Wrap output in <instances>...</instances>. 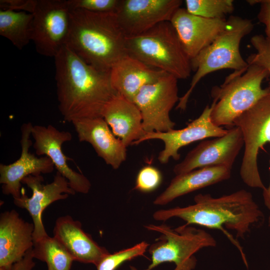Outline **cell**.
Here are the masks:
<instances>
[{
	"label": "cell",
	"instance_id": "9a60e30c",
	"mask_svg": "<svg viewBox=\"0 0 270 270\" xmlns=\"http://www.w3.org/2000/svg\"><path fill=\"white\" fill-rule=\"evenodd\" d=\"M31 136L34 140L33 148L36 155L48 157L57 172L68 180L70 187L76 192L86 194L89 192L90 181L83 174L70 168L62 150L63 144L72 139L70 132L60 130L50 124L34 125L32 128Z\"/></svg>",
	"mask_w": 270,
	"mask_h": 270
},
{
	"label": "cell",
	"instance_id": "6da1fadb",
	"mask_svg": "<svg viewBox=\"0 0 270 270\" xmlns=\"http://www.w3.org/2000/svg\"><path fill=\"white\" fill-rule=\"evenodd\" d=\"M58 108L65 121L102 117L106 104L117 92L110 72L88 64L67 45L54 57Z\"/></svg>",
	"mask_w": 270,
	"mask_h": 270
},
{
	"label": "cell",
	"instance_id": "ffe728a7",
	"mask_svg": "<svg viewBox=\"0 0 270 270\" xmlns=\"http://www.w3.org/2000/svg\"><path fill=\"white\" fill-rule=\"evenodd\" d=\"M54 236L67 250L74 260L96 266L108 251L100 246L86 232L82 224L69 215L57 218Z\"/></svg>",
	"mask_w": 270,
	"mask_h": 270
},
{
	"label": "cell",
	"instance_id": "ac0fdd59",
	"mask_svg": "<svg viewBox=\"0 0 270 270\" xmlns=\"http://www.w3.org/2000/svg\"><path fill=\"white\" fill-rule=\"evenodd\" d=\"M32 223L25 221L15 210L0 215V270H12L14 265L34 245Z\"/></svg>",
	"mask_w": 270,
	"mask_h": 270
},
{
	"label": "cell",
	"instance_id": "f546056e",
	"mask_svg": "<svg viewBox=\"0 0 270 270\" xmlns=\"http://www.w3.org/2000/svg\"><path fill=\"white\" fill-rule=\"evenodd\" d=\"M162 182L160 172L154 166H146L139 170L134 188L142 192H152L160 186Z\"/></svg>",
	"mask_w": 270,
	"mask_h": 270
},
{
	"label": "cell",
	"instance_id": "cb8c5ba5",
	"mask_svg": "<svg viewBox=\"0 0 270 270\" xmlns=\"http://www.w3.org/2000/svg\"><path fill=\"white\" fill-rule=\"evenodd\" d=\"M32 14L0 10V35L22 50L32 40Z\"/></svg>",
	"mask_w": 270,
	"mask_h": 270
},
{
	"label": "cell",
	"instance_id": "9c48e42d",
	"mask_svg": "<svg viewBox=\"0 0 270 270\" xmlns=\"http://www.w3.org/2000/svg\"><path fill=\"white\" fill-rule=\"evenodd\" d=\"M70 12L66 0H36L32 41L40 54L54 58L66 45Z\"/></svg>",
	"mask_w": 270,
	"mask_h": 270
},
{
	"label": "cell",
	"instance_id": "30bf717a",
	"mask_svg": "<svg viewBox=\"0 0 270 270\" xmlns=\"http://www.w3.org/2000/svg\"><path fill=\"white\" fill-rule=\"evenodd\" d=\"M179 98L178 79L168 74L140 89L134 102L141 113L146 133L174 129L176 124L170 114Z\"/></svg>",
	"mask_w": 270,
	"mask_h": 270
},
{
	"label": "cell",
	"instance_id": "7a4b0ae2",
	"mask_svg": "<svg viewBox=\"0 0 270 270\" xmlns=\"http://www.w3.org/2000/svg\"><path fill=\"white\" fill-rule=\"evenodd\" d=\"M194 204L185 207L158 210L153 218L156 220H166L177 217L185 221L186 225L222 230L240 251L247 266L242 247L224 226L235 231L237 238L244 239L253 228L260 225L264 216L252 194L246 190L218 198L200 194L194 196Z\"/></svg>",
	"mask_w": 270,
	"mask_h": 270
},
{
	"label": "cell",
	"instance_id": "d6a6232c",
	"mask_svg": "<svg viewBox=\"0 0 270 270\" xmlns=\"http://www.w3.org/2000/svg\"><path fill=\"white\" fill-rule=\"evenodd\" d=\"M32 254V248L27 252L20 261L16 263L12 270H32L35 266Z\"/></svg>",
	"mask_w": 270,
	"mask_h": 270
},
{
	"label": "cell",
	"instance_id": "484cf974",
	"mask_svg": "<svg viewBox=\"0 0 270 270\" xmlns=\"http://www.w3.org/2000/svg\"><path fill=\"white\" fill-rule=\"evenodd\" d=\"M187 11L209 19L226 18L234 10L233 0H186Z\"/></svg>",
	"mask_w": 270,
	"mask_h": 270
},
{
	"label": "cell",
	"instance_id": "d590c367",
	"mask_svg": "<svg viewBox=\"0 0 270 270\" xmlns=\"http://www.w3.org/2000/svg\"><path fill=\"white\" fill-rule=\"evenodd\" d=\"M48 270H53L50 267L48 266Z\"/></svg>",
	"mask_w": 270,
	"mask_h": 270
},
{
	"label": "cell",
	"instance_id": "e575fe53",
	"mask_svg": "<svg viewBox=\"0 0 270 270\" xmlns=\"http://www.w3.org/2000/svg\"><path fill=\"white\" fill-rule=\"evenodd\" d=\"M131 270H136V268L134 267L131 266Z\"/></svg>",
	"mask_w": 270,
	"mask_h": 270
},
{
	"label": "cell",
	"instance_id": "d4e9b609",
	"mask_svg": "<svg viewBox=\"0 0 270 270\" xmlns=\"http://www.w3.org/2000/svg\"><path fill=\"white\" fill-rule=\"evenodd\" d=\"M32 254L34 258L46 262L53 270H70L74 261L64 246L48 235L34 242Z\"/></svg>",
	"mask_w": 270,
	"mask_h": 270
},
{
	"label": "cell",
	"instance_id": "277c9868",
	"mask_svg": "<svg viewBox=\"0 0 270 270\" xmlns=\"http://www.w3.org/2000/svg\"><path fill=\"white\" fill-rule=\"evenodd\" d=\"M253 28L254 24L249 19L235 16L227 19L224 30L210 46L190 60L192 70L195 74L189 88L180 98L176 109H186L194 89L206 76L222 69L240 71L248 68V64L240 52V44Z\"/></svg>",
	"mask_w": 270,
	"mask_h": 270
},
{
	"label": "cell",
	"instance_id": "5b68a950",
	"mask_svg": "<svg viewBox=\"0 0 270 270\" xmlns=\"http://www.w3.org/2000/svg\"><path fill=\"white\" fill-rule=\"evenodd\" d=\"M128 56L178 79L188 78L190 60L170 22H162L139 35L126 37Z\"/></svg>",
	"mask_w": 270,
	"mask_h": 270
},
{
	"label": "cell",
	"instance_id": "836d02e7",
	"mask_svg": "<svg viewBox=\"0 0 270 270\" xmlns=\"http://www.w3.org/2000/svg\"><path fill=\"white\" fill-rule=\"evenodd\" d=\"M264 204L269 210L268 222L270 224V180L268 186L262 190Z\"/></svg>",
	"mask_w": 270,
	"mask_h": 270
},
{
	"label": "cell",
	"instance_id": "f1b7e54d",
	"mask_svg": "<svg viewBox=\"0 0 270 270\" xmlns=\"http://www.w3.org/2000/svg\"><path fill=\"white\" fill-rule=\"evenodd\" d=\"M120 0H68L70 10H82L98 13H116Z\"/></svg>",
	"mask_w": 270,
	"mask_h": 270
},
{
	"label": "cell",
	"instance_id": "8fae6325",
	"mask_svg": "<svg viewBox=\"0 0 270 270\" xmlns=\"http://www.w3.org/2000/svg\"><path fill=\"white\" fill-rule=\"evenodd\" d=\"M42 175H30L24 178L22 184H26L32 192L28 197L22 192L20 198L14 199V204L26 209L30 214L34 226V242L48 236L42 220L44 210L52 203L64 200L76 193L70 186L68 180L56 172L52 182L44 184Z\"/></svg>",
	"mask_w": 270,
	"mask_h": 270
},
{
	"label": "cell",
	"instance_id": "44dd1931",
	"mask_svg": "<svg viewBox=\"0 0 270 270\" xmlns=\"http://www.w3.org/2000/svg\"><path fill=\"white\" fill-rule=\"evenodd\" d=\"M166 74L164 71L127 55L112 67L110 78L117 94L134 102L142 88L157 82Z\"/></svg>",
	"mask_w": 270,
	"mask_h": 270
},
{
	"label": "cell",
	"instance_id": "603a6c76",
	"mask_svg": "<svg viewBox=\"0 0 270 270\" xmlns=\"http://www.w3.org/2000/svg\"><path fill=\"white\" fill-rule=\"evenodd\" d=\"M232 168L222 166L199 168L176 175L167 188L154 200L156 205H165L176 198L229 179Z\"/></svg>",
	"mask_w": 270,
	"mask_h": 270
},
{
	"label": "cell",
	"instance_id": "7402d4cb",
	"mask_svg": "<svg viewBox=\"0 0 270 270\" xmlns=\"http://www.w3.org/2000/svg\"><path fill=\"white\" fill-rule=\"evenodd\" d=\"M102 117L126 148L134 145L146 133L137 106L118 94L106 104Z\"/></svg>",
	"mask_w": 270,
	"mask_h": 270
},
{
	"label": "cell",
	"instance_id": "3957f363",
	"mask_svg": "<svg viewBox=\"0 0 270 270\" xmlns=\"http://www.w3.org/2000/svg\"><path fill=\"white\" fill-rule=\"evenodd\" d=\"M66 45L86 63L104 72H110L128 55L116 13L70 10Z\"/></svg>",
	"mask_w": 270,
	"mask_h": 270
},
{
	"label": "cell",
	"instance_id": "4fadbf2b",
	"mask_svg": "<svg viewBox=\"0 0 270 270\" xmlns=\"http://www.w3.org/2000/svg\"><path fill=\"white\" fill-rule=\"evenodd\" d=\"M244 145L240 129L234 126L220 137L203 141L191 150L174 168L176 175L208 166H222L232 168Z\"/></svg>",
	"mask_w": 270,
	"mask_h": 270
},
{
	"label": "cell",
	"instance_id": "2e32d148",
	"mask_svg": "<svg viewBox=\"0 0 270 270\" xmlns=\"http://www.w3.org/2000/svg\"><path fill=\"white\" fill-rule=\"evenodd\" d=\"M32 126L28 122L23 124L20 128L22 150L20 158L9 164H0L2 192L5 195H11L14 199L21 196V184L24 178L30 175L49 174L55 168L48 157L38 158L30 152L32 144L30 139Z\"/></svg>",
	"mask_w": 270,
	"mask_h": 270
},
{
	"label": "cell",
	"instance_id": "7c38bea8",
	"mask_svg": "<svg viewBox=\"0 0 270 270\" xmlns=\"http://www.w3.org/2000/svg\"><path fill=\"white\" fill-rule=\"evenodd\" d=\"M181 0H120L116 15L126 37L142 34L163 22H170Z\"/></svg>",
	"mask_w": 270,
	"mask_h": 270
},
{
	"label": "cell",
	"instance_id": "e0dca14e",
	"mask_svg": "<svg viewBox=\"0 0 270 270\" xmlns=\"http://www.w3.org/2000/svg\"><path fill=\"white\" fill-rule=\"evenodd\" d=\"M226 22V18L209 19L195 16L181 8L170 21L190 60L215 40L224 30Z\"/></svg>",
	"mask_w": 270,
	"mask_h": 270
},
{
	"label": "cell",
	"instance_id": "1f68e13d",
	"mask_svg": "<svg viewBox=\"0 0 270 270\" xmlns=\"http://www.w3.org/2000/svg\"><path fill=\"white\" fill-rule=\"evenodd\" d=\"M246 2L250 5L260 4L258 19L265 26L266 37L270 40V0H248Z\"/></svg>",
	"mask_w": 270,
	"mask_h": 270
},
{
	"label": "cell",
	"instance_id": "4dcf8cb0",
	"mask_svg": "<svg viewBox=\"0 0 270 270\" xmlns=\"http://www.w3.org/2000/svg\"><path fill=\"white\" fill-rule=\"evenodd\" d=\"M36 0H0V9L10 10L18 12H25L32 14Z\"/></svg>",
	"mask_w": 270,
	"mask_h": 270
},
{
	"label": "cell",
	"instance_id": "83f0119b",
	"mask_svg": "<svg viewBox=\"0 0 270 270\" xmlns=\"http://www.w3.org/2000/svg\"><path fill=\"white\" fill-rule=\"evenodd\" d=\"M250 43L256 52L250 54L246 62L264 68L270 77V40L262 34H256L251 38Z\"/></svg>",
	"mask_w": 270,
	"mask_h": 270
},
{
	"label": "cell",
	"instance_id": "8992f818",
	"mask_svg": "<svg viewBox=\"0 0 270 270\" xmlns=\"http://www.w3.org/2000/svg\"><path fill=\"white\" fill-rule=\"evenodd\" d=\"M262 67L248 64L244 70L234 71L220 86L211 91L214 98L210 119L218 126H234V120L252 108L268 92L262 84L268 76Z\"/></svg>",
	"mask_w": 270,
	"mask_h": 270
},
{
	"label": "cell",
	"instance_id": "5bb4252c",
	"mask_svg": "<svg viewBox=\"0 0 270 270\" xmlns=\"http://www.w3.org/2000/svg\"><path fill=\"white\" fill-rule=\"evenodd\" d=\"M212 108V104L206 106L198 118L182 129L146 133L134 145L151 140H160L164 143V148L159 152L158 158L159 162L162 164H166L170 158L178 160L180 156L178 151L182 147L205 138L222 136L227 133L228 130L212 122L210 119Z\"/></svg>",
	"mask_w": 270,
	"mask_h": 270
},
{
	"label": "cell",
	"instance_id": "4316f807",
	"mask_svg": "<svg viewBox=\"0 0 270 270\" xmlns=\"http://www.w3.org/2000/svg\"><path fill=\"white\" fill-rule=\"evenodd\" d=\"M149 244L142 242L132 247L126 248L105 256L96 266L97 270H116L121 264L137 256H142Z\"/></svg>",
	"mask_w": 270,
	"mask_h": 270
},
{
	"label": "cell",
	"instance_id": "ba28073f",
	"mask_svg": "<svg viewBox=\"0 0 270 270\" xmlns=\"http://www.w3.org/2000/svg\"><path fill=\"white\" fill-rule=\"evenodd\" d=\"M268 92L234 122L242 133L244 151L240 168L242 180L252 188H266L258 171L260 150L270 142V86Z\"/></svg>",
	"mask_w": 270,
	"mask_h": 270
},
{
	"label": "cell",
	"instance_id": "52a82bcc",
	"mask_svg": "<svg viewBox=\"0 0 270 270\" xmlns=\"http://www.w3.org/2000/svg\"><path fill=\"white\" fill-rule=\"evenodd\" d=\"M145 227L161 235L149 248L152 262L144 270H151L164 262L174 263V270H194L196 264L194 254L202 248L216 245L210 233L190 225L185 224L174 229L165 224Z\"/></svg>",
	"mask_w": 270,
	"mask_h": 270
},
{
	"label": "cell",
	"instance_id": "d6986e66",
	"mask_svg": "<svg viewBox=\"0 0 270 270\" xmlns=\"http://www.w3.org/2000/svg\"><path fill=\"white\" fill-rule=\"evenodd\" d=\"M78 140L91 144L98 156L114 169L126 158V147L112 132L102 117L74 120L72 122Z\"/></svg>",
	"mask_w": 270,
	"mask_h": 270
}]
</instances>
